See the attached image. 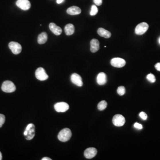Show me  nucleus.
Instances as JSON below:
<instances>
[{
  "label": "nucleus",
  "mask_w": 160,
  "mask_h": 160,
  "mask_svg": "<svg viewBox=\"0 0 160 160\" xmlns=\"http://www.w3.org/2000/svg\"><path fill=\"white\" fill-rule=\"evenodd\" d=\"M98 33L99 35L106 38H108L110 37L111 33L110 32L106 30L103 28H99L98 30Z\"/></svg>",
  "instance_id": "17"
},
{
  "label": "nucleus",
  "mask_w": 160,
  "mask_h": 160,
  "mask_svg": "<svg viewBox=\"0 0 160 160\" xmlns=\"http://www.w3.org/2000/svg\"><path fill=\"white\" fill-rule=\"evenodd\" d=\"M117 92L119 95H123L125 93V88L123 86L119 87L117 90Z\"/></svg>",
  "instance_id": "21"
},
{
  "label": "nucleus",
  "mask_w": 160,
  "mask_h": 160,
  "mask_svg": "<svg viewBox=\"0 0 160 160\" xmlns=\"http://www.w3.org/2000/svg\"><path fill=\"white\" fill-rule=\"evenodd\" d=\"M149 25L146 22H141L138 24L135 28L136 34L137 35H142L148 29Z\"/></svg>",
  "instance_id": "4"
},
{
  "label": "nucleus",
  "mask_w": 160,
  "mask_h": 160,
  "mask_svg": "<svg viewBox=\"0 0 160 160\" xmlns=\"http://www.w3.org/2000/svg\"><path fill=\"white\" fill-rule=\"evenodd\" d=\"M54 108L58 112H65L69 109V106L66 103L61 102L55 104Z\"/></svg>",
  "instance_id": "9"
},
{
  "label": "nucleus",
  "mask_w": 160,
  "mask_h": 160,
  "mask_svg": "<svg viewBox=\"0 0 160 160\" xmlns=\"http://www.w3.org/2000/svg\"><path fill=\"white\" fill-rule=\"evenodd\" d=\"M158 41H159V43H160V38H159V40H158Z\"/></svg>",
  "instance_id": "32"
},
{
  "label": "nucleus",
  "mask_w": 160,
  "mask_h": 160,
  "mask_svg": "<svg viewBox=\"0 0 160 160\" xmlns=\"http://www.w3.org/2000/svg\"><path fill=\"white\" fill-rule=\"evenodd\" d=\"M107 106V103L105 100H102L98 104V109L100 111H102L106 109Z\"/></svg>",
  "instance_id": "20"
},
{
  "label": "nucleus",
  "mask_w": 160,
  "mask_h": 160,
  "mask_svg": "<svg viewBox=\"0 0 160 160\" xmlns=\"http://www.w3.org/2000/svg\"><path fill=\"white\" fill-rule=\"evenodd\" d=\"M126 64L125 60L123 59L119 58H112L111 61V64L112 66L116 68H122Z\"/></svg>",
  "instance_id": "8"
},
{
  "label": "nucleus",
  "mask_w": 160,
  "mask_h": 160,
  "mask_svg": "<svg viewBox=\"0 0 160 160\" xmlns=\"http://www.w3.org/2000/svg\"><path fill=\"white\" fill-rule=\"evenodd\" d=\"M94 2L96 5L100 6V5H102V0H94Z\"/></svg>",
  "instance_id": "27"
},
{
  "label": "nucleus",
  "mask_w": 160,
  "mask_h": 160,
  "mask_svg": "<svg viewBox=\"0 0 160 160\" xmlns=\"http://www.w3.org/2000/svg\"><path fill=\"white\" fill-rule=\"evenodd\" d=\"M52 159L49 158V157H45L42 159V160H51Z\"/></svg>",
  "instance_id": "29"
},
{
  "label": "nucleus",
  "mask_w": 160,
  "mask_h": 160,
  "mask_svg": "<svg viewBox=\"0 0 160 160\" xmlns=\"http://www.w3.org/2000/svg\"><path fill=\"white\" fill-rule=\"evenodd\" d=\"M48 39V35L46 32H42L38 37L37 42L39 44H45Z\"/></svg>",
  "instance_id": "19"
},
{
  "label": "nucleus",
  "mask_w": 160,
  "mask_h": 160,
  "mask_svg": "<svg viewBox=\"0 0 160 160\" xmlns=\"http://www.w3.org/2000/svg\"><path fill=\"white\" fill-rule=\"evenodd\" d=\"M9 47L12 53L14 54H18L22 50V47L21 45L16 42H10L9 44Z\"/></svg>",
  "instance_id": "7"
},
{
  "label": "nucleus",
  "mask_w": 160,
  "mask_h": 160,
  "mask_svg": "<svg viewBox=\"0 0 160 160\" xmlns=\"http://www.w3.org/2000/svg\"><path fill=\"white\" fill-rule=\"evenodd\" d=\"M81 9L77 6H73L68 8L67 10V13L71 15H78L81 13Z\"/></svg>",
  "instance_id": "16"
},
{
  "label": "nucleus",
  "mask_w": 160,
  "mask_h": 160,
  "mask_svg": "<svg viewBox=\"0 0 160 160\" xmlns=\"http://www.w3.org/2000/svg\"><path fill=\"white\" fill-rule=\"evenodd\" d=\"M64 1V0H57V2L58 4H61V3H62Z\"/></svg>",
  "instance_id": "30"
},
{
  "label": "nucleus",
  "mask_w": 160,
  "mask_h": 160,
  "mask_svg": "<svg viewBox=\"0 0 160 160\" xmlns=\"http://www.w3.org/2000/svg\"><path fill=\"white\" fill-rule=\"evenodd\" d=\"M49 28L54 33L55 35H61L62 33V29L61 28L59 27L58 25L54 23H50L49 25Z\"/></svg>",
  "instance_id": "13"
},
{
  "label": "nucleus",
  "mask_w": 160,
  "mask_h": 160,
  "mask_svg": "<svg viewBox=\"0 0 160 160\" xmlns=\"http://www.w3.org/2000/svg\"><path fill=\"white\" fill-rule=\"evenodd\" d=\"M98 13V9L95 5H92L91 7V10L90 11V15L91 16H94L96 15Z\"/></svg>",
  "instance_id": "23"
},
{
  "label": "nucleus",
  "mask_w": 160,
  "mask_h": 160,
  "mask_svg": "<svg viewBox=\"0 0 160 160\" xmlns=\"http://www.w3.org/2000/svg\"><path fill=\"white\" fill-rule=\"evenodd\" d=\"M141 118L142 119L144 120H145L147 119V115L146 114V113L145 112H141L139 114Z\"/></svg>",
  "instance_id": "25"
},
{
  "label": "nucleus",
  "mask_w": 160,
  "mask_h": 160,
  "mask_svg": "<svg viewBox=\"0 0 160 160\" xmlns=\"http://www.w3.org/2000/svg\"><path fill=\"white\" fill-rule=\"evenodd\" d=\"M16 86L14 83L11 81H5L1 86L2 90L7 93L13 92L16 90Z\"/></svg>",
  "instance_id": "2"
},
{
  "label": "nucleus",
  "mask_w": 160,
  "mask_h": 160,
  "mask_svg": "<svg viewBox=\"0 0 160 160\" xmlns=\"http://www.w3.org/2000/svg\"><path fill=\"white\" fill-rule=\"evenodd\" d=\"M25 130L27 132V135L25 136L27 140H32L35 136V126L34 124L30 123L28 125Z\"/></svg>",
  "instance_id": "3"
},
{
  "label": "nucleus",
  "mask_w": 160,
  "mask_h": 160,
  "mask_svg": "<svg viewBox=\"0 0 160 160\" xmlns=\"http://www.w3.org/2000/svg\"><path fill=\"white\" fill-rule=\"evenodd\" d=\"M35 76L38 80L42 81H45L49 78V76L46 73V71L42 67L37 69L35 72Z\"/></svg>",
  "instance_id": "5"
},
{
  "label": "nucleus",
  "mask_w": 160,
  "mask_h": 160,
  "mask_svg": "<svg viewBox=\"0 0 160 160\" xmlns=\"http://www.w3.org/2000/svg\"><path fill=\"white\" fill-rule=\"evenodd\" d=\"M16 5L22 10H27L29 9L31 4L29 0H17Z\"/></svg>",
  "instance_id": "10"
},
{
  "label": "nucleus",
  "mask_w": 160,
  "mask_h": 160,
  "mask_svg": "<svg viewBox=\"0 0 160 160\" xmlns=\"http://www.w3.org/2000/svg\"><path fill=\"white\" fill-rule=\"evenodd\" d=\"M5 116L2 114H0V128L2 127L5 121Z\"/></svg>",
  "instance_id": "24"
},
{
  "label": "nucleus",
  "mask_w": 160,
  "mask_h": 160,
  "mask_svg": "<svg viewBox=\"0 0 160 160\" xmlns=\"http://www.w3.org/2000/svg\"><path fill=\"white\" fill-rule=\"evenodd\" d=\"M71 80L73 83L79 87L83 86V82L81 76L78 74L74 73L71 76Z\"/></svg>",
  "instance_id": "11"
},
{
  "label": "nucleus",
  "mask_w": 160,
  "mask_h": 160,
  "mask_svg": "<svg viewBox=\"0 0 160 160\" xmlns=\"http://www.w3.org/2000/svg\"><path fill=\"white\" fill-rule=\"evenodd\" d=\"M155 68L157 70L160 71V63H157L155 66Z\"/></svg>",
  "instance_id": "28"
},
{
  "label": "nucleus",
  "mask_w": 160,
  "mask_h": 160,
  "mask_svg": "<svg viewBox=\"0 0 160 160\" xmlns=\"http://www.w3.org/2000/svg\"><path fill=\"white\" fill-rule=\"evenodd\" d=\"M2 155L1 154V152H0V160H2Z\"/></svg>",
  "instance_id": "31"
},
{
  "label": "nucleus",
  "mask_w": 160,
  "mask_h": 160,
  "mask_svg": "<svg viewBox=\"0 0 160 160\" xmlns=\"http://www.w3.org/2000/svg\"><path fill=\"white\" fill-rule=\"evenodd\" d=\"M65 31L67 35L70 36L72 35L74 33V26L73 24H69L66 25L65 27Z\"/></svg>",
  "instance_id": "18"
},
{
  "label": "nucleus",
  "mask_w": 160,
  "mask_h": 160,
  "mask_svg": "<svg viewBox=\"0 0 160 160\" xmlns=\"http://www.w3.org/2000/svg\"><path fill=\"white\" fill-rule=\"evenodd\" d=\"M147 80L151 83H154L156 81V78L155 76L152 74H149L146 77Z\"/></svg>",
  "instance_id": "22"
},
{
  "label": "nucleus",
  "mask_w": 160,
  "mask_h": 160,
  "mask_svg": "<svg viewBox=\"0 0 160 160\" xmlns=\"http://www.w3.org/2000/svg\"><path fill=\"white\" fill-rule=\"evenodd\" d=\"M134 127L137 129H141L143 128V126L140 124L138 123H136L134 124Z\"/></svg>",
  "instance_id": "26"
},
{
  "label": "nucleus",
  "mask_w": 160,
  "mask_h": 160,
  "mask_svg": "<svg viewBox=\"0 0 160 160\" xmlns=\"http://www.w3.org/2000/svg\"><path fill=\"white\" fill-rule=\"evenodd\" d=\"M100 43L98 40L93 39L90 42V51L92 53H95L100 49Z\"/></svg>",
  "instance_id": "14"
},
{
  "label": "nucleus",
  "mask_w": 160,
  "mask_h": 160,
  "mask_svg": "<svg viewBox=\"0 0 160 160\" xmlns=\"http://www.w3.org/2000/svg\"><path fill=\"white\" fill-rule=\"evenodd\" d=\"M96 82L98 85H104L107 82V77L106 74L103 72L99 73L96 78Z\"/></svg>",
  "instance_id": "15"
},
{
  "label": "nucleus",
  "mask_w": 160,
  "mask_h": 160,
  "mask_svg": "<svg viewBox=\"0 0 160 160\" xmlns=\"http://www.w3.org/2000/svg\"><path fill=\"white\" fill-rule=\"evenodd\" d=\"M97 154V150L93 147L87 149L84 152V156L87 159H91L94 157Z\"/></svg>",
  "instance_id": "12"
},
{
  "label": "nucleus",
  "mask_w": 160,
  "mask_h": 160,
  "mask_svg": "<svg viewBox=\"0 0 160 160\" xmlns=\"http://www.w3.org/2000/svg\"><path fill=\"white\" fill-rule=\"evenodd\" d=\"M72 136V133L69 128H65L62 129L58 135V139L60 141L66 142L70 139Z\"/></svg>",
  "instance_id": "1"
},
{
  "label": "nucleus",
  "mask_w": 160,
  "mask_h": 160,
  "mask_svg": "<svg viewBox=\"0 0 160 160\" xmlns=\"http://www.w3.org/2000/svg\"><path fill=\"white\" fill-rule=\"evenodd\" d=\"M112 123L116 126H123L125 123V117L122 115L116 114L114 116L112 120Z\"/></svg>",
  "instance_id": "6"
}]
</instances>
